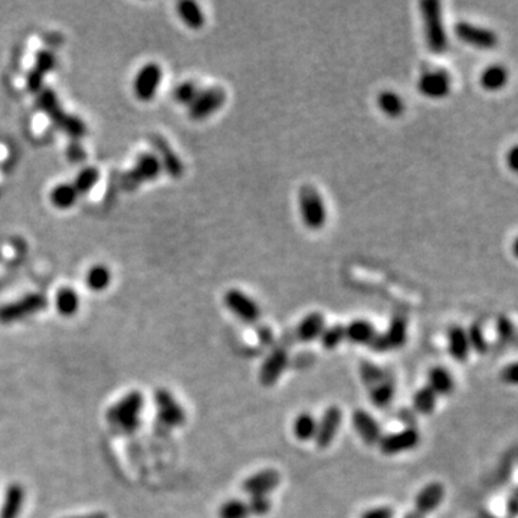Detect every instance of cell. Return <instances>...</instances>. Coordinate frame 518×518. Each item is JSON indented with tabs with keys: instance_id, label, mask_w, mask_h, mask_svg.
I'll use <instances>...</instances> for the list:
<instances>
[{
	"instance_id": "cell-1",
	"label": "cell",
	"mask_w": 518,
	"mask_h": 518,
	"mask_svg": "<svg viewBox=\"0 0 518 518\" xmlns=\"http://www.w3.org/2000/svg\"><path fill=\"white\" fill-rule=\"evenodd\" d=\"M36 107L72 140H79L86 134L85 123L79 117L67 114L62 110L57 94L51 88H42L36 94Z\"/></svg>"
},
{
	"instance_id": "cell-2",
	"label": "cell",
	"mask_w": 518,
	"mask_h": 518,
	"mask_svg": "<svg viewBox=\"0 0 518 518\" xmlns=\"http://www.w3.org/2000/svg\"><path fill=\"white\" fill-rule=\"evenodd\" d=\"M145 407V396L141 392H130L107 412L111 425L124 434H133L140 428L141 410Z\"/></svg>"
},
{
	"instance_id": "cell-3",
	"label": "cell",
	"mask_w": 518,
	"mask_h": 518,
	"mask_svg": "<svg viewBox=\"0 0 518 518\" xmlns=\"http://www.w3.org/2000/svg\"><path fill=\"white\" fill-rule=\"evenodd\" d=\"M420 13L425 26V38L429 50L435 54H442L448 48V38L442 19V6L437 0H423Z\"/></svg>"
},
{
	"instance_id": "cell-4",
	"label": "cell",
	"mask_w": 518,
	"mask_h": 518,
	"mask_svg": "<svg viewBox=\"0 0 518 518\" xmlns=\"http://www.w3.org/2000/svg\"><path fill=\"white\" fill-rule=\"evenodd\" d=\"M445 495L446 488L442 483H428L417 491L412 508L403 515V518H428L434 511L441 507Z\"/></svg>"
},
{
	"instance_id": "cell-5",
	"label": "cell",
	"mask_w": 518,
	"mask_h": 518,
	"mask_svg": "<svg viewBox=\"0 0 518 518\" xmlns=\"http://www.w3.org/2000/svg\"><path fill=\"white\" fill-rule=\"evenodd\" d=\"M298 203L303 222L308 229L317 230L325 225L327 220L325 203L314 186L305 184L301 187L298 195Z\"/></svg>"
},
{
	"instance_id": "cell-6",
	"label": "cell",
	"mask_w": 518,
	"mask_h": 518,
	"mask_svg": "<svg viewBox=\"0 0 518 518\" xmlns=\"http://www.w3.org/2000/svg\"><path fill=\"white\" fill-rule=\"evenodd\" d=\"M162 171V164L154 153L140 154L135 166L123 174L121 187L127 192H133L143 184L145 181H152L159 177Z\"/></svg>"
},
{
	"instance_id": "cell-7",
	"label": "cell",
	"mask_w": 518,
	"mask_h": 518,
	"mask_svg": "<svg viewBox=\"0 0 518 518\" xmlns=\"http://www.w3.org/2000/svg\"><path fill=\"white\" fill-rule=\"evenodd\" d=\"M46 307H48V298L43 294L39 293L28 294L15 303H9L0 307V322L2 324L16 322L19 320L40 313Z\"/></svg>"
},
{
	"instance_id": "cell-8",
	"label": "cell",
	"mask_w": 518,
	"mask_h": 518,
	"mask_svg": "<svg viewBox=\"0 0 518 518\" xmlns=\"http://www.w3.org/2000/svg\"><path fill=\"white\" fill-rule=\"evenodd\" d=\"M422 441V435L417 428L407 427L402 431L392 432V434H383L378 444V449L385 456H395L399 454H405L409 451H413L419 446Z\"/></svg>"
},
{
	"instance_id": "cell-9",
	"label": "cell",
	"mask_w": 518,
	"mask_h": 518,
	"mask_svg": "<svg viewBox=\"0 0 518 518\" xmlns=\"http://www.w3.org/2000/svg\"><path fill=\"white\" fill-rule=\"evenodd\" d=\"M407 342V320L402 315L392 318L385 333H378L368 344L376 353H385L402 349Z\"/></svg>"
},
{
	"instance_id": "cell-10",
	"label": "cell",
	"mask_w": 518,
	"mask_h": 518,
	"mask_svg": "<svg viewBox=\"0 0 518 518\" xmlns=\"http://www.w3.org/2000/svg\"><path fill=\"white\" fill-rule=\"evenodd\" d=\"M343 423V410L339 405H330L321 415L320 419H317V432L314 442L317 448L327 449L332 445L342 428Z\"/></svg>"
},
{
	"instance_id": "cell-11",
	"label": "cell",
	"mask_w": 518,
	"mask_h": 518,
	"mask_svg": "<svg viewBox=\"0 0 518 518\" xmlns=\"http://www.w3.org/2000/svg\"><path fill=\"white\" fill-rule=\"evenodd\" d=\"M290 361V354L286 347H275L262 361L259 371H258V381L261 386L264 388H272L275 386L281 376L286 373L287 366Z\"/></svg>"
},
{
	"instance_id": "cell-12",
	"label": "cell",
	"mask_w": 518,
	"mask_h": 518,
	"mask_svg": "<svg viewBox=\"0 0 518 518\" xmlns=\"http://www.w3.org/2000/svg\"><path fill=\"white\" fill-rule=\"evenodd\" d=\"M226 101V92L220 86H210L199 92L196 100L189 106V116L195 121H202L216 113Z\"/></svg>"
},
{
	"instance_id": "cell-13",
	"label": "cell",
	"mask_w": 518,
	"mask_h": 518,
	"mask_svg": "<svg viewBox=\"0 0 518 518\" xmlns=\"http://www.w3.org/2000/svg\"><path fill=\"white\" fill-rule=\"evenodd\" d=\"M223 303L233 315H237L244 322L254 324L261 318V307L258 305V303L241 290L233 288L226 291Z\"/></svg>"
},
{
	"instance_id": "cell-14",
	"label": "cell",
	"mask_w": 518,
	"mask_h": 518,
	"mask_svg": "<svg viewBox=\"0 0 518 518\" xmlns=\"http://www.w3.org/2000/svg\"><path fill=\"white\" fill-rule=\"evenodd\" d=\"M163 71L159 64L150 62L141 68L134 78V94L140 101H150L156 97V92L160 86Z\"/></svg>"
},
{
	"instance_id": "cell-15",
	"label": "cell",
	"mask_w": 518,
	"mask_h": 518,
	"mask_svg": "<svg viewBox=\"0 0 518 518\" xmlns=\"http://www.w3.org/2000/svg\"><path fill=\"white\" fill-rule=\"evenodd\" d=\"M351 425L354 432L367 446H378L381 438L383 437V431L378 419L363 407H357L353 410Z\"/></svg>"
},
{
	"instance_id": "cell-16",
	"label": "cell",
	"mask_w": 518,
	"mask_h": 518,
	"mask_svg": "<svg viewBox=\"0 0 518 518\" xmlns=\"http://www.w3.org/2000/svg\"><path fill=\"white\" fill-rule=\"evenodd\" d=\"M281 480L278 469L265 468L245 478L241 488L249 497H269L279 487Z\"/></svg>"
},
{
	"instance_id": "cell-17",
	"label": "cell",
	"mask_w": 518,
	"mask_h": 518,
	"mask_svg": "<svg viewBox=\"0 0 518 518\" xmlns=\"http://www.w3.org/2000/svg\"><path fill=\"white\" fill-rule=\"evenodd\" d=\"M157 416L163 425L179 428L186 422V412L167 389H157L154 395Z\"/></svg>"
},
{
	"instance_id": "cell-18",
	"label": "cell",
	"mask_w": 518,
	"mask_h": 518,
	"mask_svg": "<svg viewBox=\"0 0 518 518\" xmlns=\"http://www.w3.org/2000/svg\"><path fill=\"white\" fill-rule=\"evenodd\" d=\"M455 35L462 42L480 50H492L498 43V38L492 30L468 22H459L455 26Z\"/></svg>"
},
{
	"instance_id": "cell-19",
	"label": "cell",
	"mask_w": 518,
	"mask_h": 518,
	"mask_svg": "<svg viewBox=\"0 0 518 518\" xmlns=\"http://www.w3.org/2000/svg\"><path fill=\"white\" fill-rule=\"evenodd\" d=\"M451 75L444 69L423 72L417 81V89L428 98H444L451 91Z\"/></svg>"
},
{
	"instance_id": "cell-20",
	"label": "cell",
	"mask_w": 518,
	"mask_h": 518,
	"mask_svg": "<svg viewBox=\"0 0 518 518\" xmlns=\"http://www.w3.org/2000/svg\"><path fill=\"white\" fill-rule=\"evenodd\" d=\"M154 150L157 152V159L162 164V167L166 170V173L173 179H180L184 173V167L179 156L173 152L167 140L162 135H152L150 138Z\"/></svg>"
},
{
	"instance_id": "cell-21",
	"label": "cell",
	"mask_w": 518,
	"mask_h": 518,
	"mask_svg": "<svg viewBox=\"0 0 518 518\" xmlns=\"http://www.w3.org/2000/svg\"><path fill=\"white\" fill-rule=\"evenodd\" d=\"M55 65H57V57L51 51L42 50L36 54L35 65L29 71L28 81H26L28 89L30 92H33L35 96L43 88L42 84H43L45 75H48L55 68Z\"/></svg>"
},
{
	"instance_id": "cell-22",
	"label": "cell",
	"mask_w": 518,
	"mask_h": 518,
	"mask_svg": "<svg viewBox=\"0 0 518 518\" xmlns=\"http://www.w3.org/2000/svg\"><path fill=\"white\" fill-rule=\"evenodd\" d=\"M325 328V318L321 313L313 311L307 314L295 328V337L301 343H311L320 339Z\"/></svg>"
},
{
	"instance_id": "cell-23",
	"label": "cell",
	"mask_w": 518,
	"mask_h": 518,
	"mask_svg": "<svg viewBox=\"0 0 518 518\" xmlns=\"http://www.w3.org/2000/svg\"><path fill=\"white\" fill-rule=\"evenodd\" d=\"M448 351L456 363H466L471 354V347L466 336V328L452 325L448 330Z\"/></svg>"
},
{
	"instance_id": "cell-24",
	"label": "cell",
	"mask_w": 518,
	"mask_h": 518,
	"mask_svg": "<svg viewBox=\"0 0 518 518\" xmlns=\"http://www.w3.org/2000/svg\"><path fill=\"white\" fill-rule=\"evenodd\" d=\"M437 396H449L455 390V378L449 368L445 366H434L428 371V383H427Z\"/></svg>"
},
{
	"instance_id": "cell-25",
	"label": "cell",
	"mask_w": 518,
	"mask_h": 518,
	"mask_svg": "<svg viewBox=\"0 0 518 518\" xmlns=\"http://www.w3.org/2000/svg\"><path fill=\"white\" fill-rule=\"evenodd\" d=\"M346 327V342L356 346H367L371 343L374 336L378 334L374 325L364 318L350 321Z\"/></svg>"
},
{
	"instance_id": "cell-26",
	"label": "cell",
	"mask_w": 518,
	"mask_h": 518,
	"mask_svg": "<svg viewBox=\"0 0 518 518\" xmlns=\"http://www.w3.org/2000/svg\"><path fill=\"white\" fill-rule=\"evenodd\" d=\"M370 402L373 403L374 407L378 409H386L392 405L393 399H395V393H396V388H395V381L392 379V376L388 373L383 381H381L374 388H371L370 390H367Z\"/></svg>"
},
{
	"instance_id": "cell-27",
	"label": "cell",
	"mask_w": 518,
	"mask_h": 518,
	"mask_svg": "<svg viewBox=\"0 0 518 518\" xmlns=\"http://www.w3.org/2000/svg\"><path fill=\"white\" fill-rule=\"evenodd\" d=\"M25 502V490L19 484H11L0 509V518H18Z\"/></svg>"
},
{
	"instance_id": "cell-28",
	"label": "cell",
	"mask_w": 518,
	"mask_h": 518,
	"mask_svg": "<svg viewBox=\"0 0 518 518\" xmlns=\"http://www.w3.org/2000/svg\"><path fill=\"white\" fill-rule=\"evenodd\" d=\"M438 399L439 398L437 396V393L428 385H425L413 393L412 407L416 413L422 416H429L437 410Z\"/></svg>"
},
{
	"instance_id": "cell-29",
	"label": "cell",
	"mask_w": 518,
	"mask_h": 518,
	"mask_svg": "<svg viewBox=\"0 0 518 518\" xmlns=\"http://www.w3.org/2000/svg\"><path fill=\"white\" fill-rule=\"evenodd\" d=\"M317 432V417L311 412H301L293 422V434L300 442L314 441Z\"/></svg>"
},
{
	"instance_id": "cell-30",
	"label": "cell",
	"mask_w": 518,
	"mask_h": 518,
	"mask_svg": "<svg viewBox=\"0 0 518 518\" xmlns=\"http://www.w3.org/2000/svg\"><path fill=\"white\" fill-rule=\"evenodd\" d=\"M177 15L191 29H202L205 26V15L201 6L192 0H183V2L177 4Z\"/></svg>"
},
{
	"instance_id": "cell-31",
	"label": "cell",
	"mask_w": 518,
	"mask_h": 518,
	"mask_svg": "<svg viewBox=\"0 0 518 518\" xmlns=\"http://www.w3.org/2000/svg\"><path fill=\"white\" fill-rule=\"evenodd\" d=\"M508 82V71L500 64L487 67L480 75V84L487 91H498Z\"/></svg>"
},
{
	"instance_id": "cell-32",
	"label": "cell",
	"mask_w": 518,
	"mask_h": 518,
	"mask_svg": "<svg viewBox=\"0 0 518 518\" xmlns=\"http://www.w3.org/2000/svg\"><path fill=\"white\" fill-rule=\"evenodd\" d=\"M78 196L79 195L75 191V187L72 186V183H61L52 189L51 202L58 209H69L75 205Z\"/></svg>"
},
{
	"instance_id": "cell-33",
	"label": "cell",
	"mask_w": 518,
	"mask_h": 518,
	"mask_svg": "<svg viewBox=\"0 0 518 518\" xmlns=\"http://www.w3.org/2000/svg\"><path fill=\"white\" fill-rule=\"evenodd\" d=\"M219 518H251V508L247 500L230 498L225 501L218 509Z\"/></svg>"
},
{
	"instance_id": "cell-34",
	"label": "cell",
	"mask_w": 518,
	"mask_h": 518,
	"mask_svg": "<svg viewBox=\"0 0 518 518\" xmlns=\"http://www.w3.org/2000/svg\"><path fill=\"white\" fill-rule=\"evenodd\" d=\"M320 343L321 347L332 351L340 347V344H343L346 342V327L344 324H334L325 327L322 330V333L320 336Z\"/></svg>"
},
{
	"instance_id": "cell-35",
	"label": "cell",
	"mask_w": 518,
	"mask_h": 518,
	"mask_svg": "<svg viewBox=\"0 0 518 518\" xmlns=\"http://www.w3.org/2000/svg\"><path fill=\"white\" fill-rule=\"evenodd\" d=\"M55 307L64 317H72L79 310V297L72 288H62L55 297Z\"/></svg>"
},
{
	"instance_id": "cell-36",
	"label": "cell",
	"mask_w": 518,
	"mask_h": 518,
	"mask_svg": "<svg viewBox=\"0 0 518 518\" xmlns=\"http://www.w3.org/2000/svg\"><path fill=\"white\" fill-rule=\"evenodd\" d=\"M378 106L390 118H398L405 111V104L402 98L392 91H383L379 94Z\"/></svg>"
},
{
	"instance_id": "cell-37",
	"label": "cell",
	"mask_w": 518,
	"mask_h": 518,
	"mask_svg": "<svg viewBox=\"0 0 518 518\" xmlns=\"http://www.w3.org/2000/svg\"><path fill=\"white\" fill-rule=\"evenodd\" d=\"M359 374H360V379H361L363 385L366 386V389L370 390L381 381H383V378L388 373L381 366L374 364L373 361L363 360L359 366Z\"/></svg>"
},
{
	"instance_id": "cell-38",
	"label": "cell",
	"mask_w": 518,
	"mask_h": 518,
	"mask_svg": "<svg viewBox=\"0 0 518 518\" xmlns=\"http://www.w3.org/2000/svg\"><path fill=\"white\" fill-rule=\"evenodd\" d=\"M111 282V272L104 265L92 266L86 274V286L91 291H104Z\"/></svg>"
},
{
	"instance_id": "cell-39",
	"label": "cell",
	"mask_w": 518,
	"mask_h": 518,
	"mask_svg": "<svg viewBox=\"0 0 518 518\" xmlns=\"http://www.w3.org/2000/svg\"><path fill=\"white\" fill-rule=\"evenodd\" d=\"M100 180V171L96 167H84L75 177L72 186L75 187V191L78 192V195H85L88 193L94 186H96Z\"/></svg>"
},
{
	"instance_id": "cell-40",
	"label": "cell",
	"mask_w": 518,
	"mask_h": 518,
	"mask_svg": "<svg viewBox=\"0 0 518 518\" xmlns=\"http://www.w3.org/2000/svg\"><path fill=\"white\" fill-rule=\"evenodd\" d=\"M466 336H468V342H469V347L471 350H474L477 354L483 356L488 351V342L484 336V330L478 322L471 324L469 328L466 330Z\"/></svg>"
},
{
	"instance_id": "cell-41",
	"label": "cell",
	"mask_w": 518,
	"mask_h": 518,
	"mask_svg": "<svg viewBox=\"0 0 518 518\" xmlns=\"http://www.w3.org/2000/svg\"><path fill=\"white\" fill-rule=\"evenodd\" d=\"M199 92H201V88L198 86L196 82H193V81H186V82L179 84L174 88L173 97H174V100L179 104L191 106L196 100V97L199 96Z\"/></svg>"
},
{
	"instance_id": "cell-42",
	"label": "cell",
	"mask_w": 518,
	"mask_h": 518,
	"mask_svg": "<svg viewBox=\"0 0 518 518\" xmlns=\"http://www.w3.org/2000/svg\"><path fill=\"white\" fill-rule=\"evenodd\" d=\"M498 339L504 344H512L515 342V327L507 315H500L497 320Z\"/></svg>"
},
{
	"instance_id": "cell-43",
	"label": "cell",
	"mask_w": 518,
	"mask_h": 518,
	"mask_svg": "<svg viewBox=\"0 0 518 518\" xmlns=\"http://www.w3.org/2000/svg\"><path fill=\"white\" fill-rule=\"evenodd\" d=\"M247 501L252 517H265L272 509V500L269 497H249Z\"/></svg>"
},
{
	"instance_id": "cell-44",
	"label": "cell",
	"mask_w": 518,
	"mask_h": 518,
	"mask_svg": "<svg viewBox=\"0 0 518 518\" xmlns=\"http://www.w3.org/2000/svg\"><path fill=\"white\" fill-rule=\"evenodd\" d=\"M396 512L390 505H376L364 509L360 518H395Z\"/></svg>"
},
{
	"instance_id": "cell-45",
	"label": "cell",
	"mask_w": 518,
	"mask_h": 518,
	"mask_svg": "<svg viewBox=\"0 0 518 518\" xmlns=\"http://www.w3.org/2000/svg\"><path fill=\"white\" fill-rule=\"evenodd\" d=\"M500 378L507 385H512V386L517 385V364L509 363V364L504 366L500 373Z\"/></svg>"
},
{
	"instance_id": "cell-46",
	"label": "cell",
	"mask_w": 518,
	"mask_h": 518,
	"mask_svg": "<svg viewBox=\"0 0 518 518\" xmlns=\"http://www.w3.org/2000/svg\"><path fill=\"white\" fill-rule=\"evenodd\" d=\"M67 154L72 163H81L85 159V152H84L82 146L78 143V140L72 141V145L68 147Z\"/></svg>"
},
{
	"instance_id": "cell-47",
	"label": "cell",
	"mask_w": 518,
	"mask_h": 518,
	"mask_svg": "<svg viewBox=\"0 0 518 518\" xmlns=\"http://www.w3.org/2000/svg\"><path fill=\"white\" fill-rule=\"evenodd\" d=\"M517 156H518V149H517V146H514L507 154V163L512 171L517 170Z\"/></svg>"
},
{
	"instance_id": "cell-48",
	"label": "cell",
	"mask_w": 518,
	"mask_h": 518,
	"mask_svg": "<svg viewBox=\"0 0 518 518\" xmlns=\"http://www.w3.org/2000/svg\"><path fill=\"white\" fill-rule=\"evenodd\" d=\"M507 508H508L509 515H511V517H515V514H517V490H514V491H512V494H511V497H509V501H508Z\"/></svg>"
},
{
	"instance_id": "cell-49",
	"label": "cell",
	"mask_w": 518,
	"mask_h": 518,
	"mask_svg": "<svg viewBox=\"0 0 518 518\" xmlns=\"http://www.w3.org/2000/svg\"><path fill=\"white\" fill-rule=\"evenodd\" d=\"M69 518H108V515L103 511H97V512H91V514L78 515V517H69Z\"/></svg>"
}]
</instances>
